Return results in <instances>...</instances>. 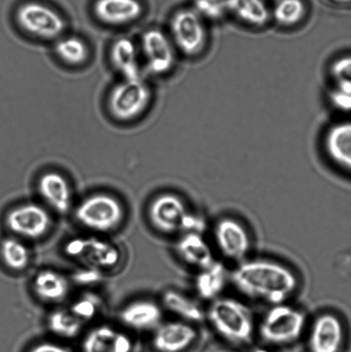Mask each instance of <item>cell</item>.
<instances>
[{"label":"cell","instance_id":"obj_28","mask_svg":"<svg viewBox=\"0 0 351 352\" xmlns=\"http://www.w3.org/2000/svg\"><path fill=\"white\" fill-rule=\"evenodd\" d=\"M55 53L64 63L80 65L88 60L89 56L87 44L76 36L60 37L55 44Z\"/></svg>","mask_w":351,"mask_h":352},{"label":"cell","instance_id":"obj_13","mask_svg":"<svg viewBox=\"0 0 351 352\" xmlns=\"http://www.w3.org/2000/svg\"><path fill=\"white\" fill-rule=\"evenodd\" d=\"M346 340L342 320L332 313L316 317L309 332V352H341Z\"/></svg>","mask_w":351,"mask_h":352},{"label":"cell","instance_id":"obj_8","mask_svg":"<svg viewBox=\"0 0 351 352\" xmlns=\"http://www.w3.org/2000/svg\"><path fill=\"white\" fill-rule=\"evenodd\" d=\"M17 24L24 32L43 40H58L62 37L67 23L60 14L39 2H27L16 12Z\"/></svg>","mask_w":351,"mask_h":352},{"label":"cell","instance_id":"obj_18","mask_svg":"<svg viewBox=\"0 0 351 352\" xmlns=\"http://www.w3.org/2000/svg\"><path fill=\"white\" fill-rule=\"evenodd\" d=\"M227 13L249 29L261 30L271 22L266 0H225Z\"/></svg>","mask_w":351,"mask_h":352},{"label":"cell","instance_id":"obj_34","mask_svg":"<svg viewBox=\"0 0 351 352\" xmlns=\"http://www.w3.org/2000/svg\"><path fill=\"white\" fill-rule=\"evenodd\" d=\"M99 278V270L89 267L75 275V280L82 285L93 284V283L98 282Z\"/></svg>","mask_w":351,"mask_h":352},{"label":"cell","instance_id":"obj_3","mask_svg":"<svg viewBox=\"0 0 351 352\" xmlns=\"http://www.w3.org/2000/svg\"><path fill=\"white\" fill-rule=\"evenodd\" d=\"M149 219L155 229L165 234L201 232L204 223L177 195L165 192L150 203Z\"/></svg>","mask_w":351,"mask_h":352},{"label":"cell","instance_id":"obj_21","mask_svg":"<svg viewBox=\"0 0 351 352\" xmlns=\"http://www.w3.org/2000/svg\"><path fill=\"white\" fill-rule=\"evenodd\" d=\"M38 190L52 208L60 213L67 212L71 203V192L67 179L57 172H47L41 176Z\"/></svg>","mask_w":351,"mask_h":352},{"label":"cell","instance_id":"obj_14","mask_svg":"<svg viewBox=\"0 0 351 352\" xmlns=\"http://www.w3.org/2000/svg\"><path fill=\"white\" fill-rule=\"evenodd\" d=\"M322 147L335 166L351 175V120H339L329 126L323 135Z\"/></svg>","mask_w":351,"mask_h":352},{"label":"cell","instance_id":"obj_10","mask_svg":"<svg viewBox=\"0 0 351 352\" xmlns=\"http://www.w3.org/2000/svg\"><path fill=\"white\" fill-rule=\"evenodd\" d=\"M141 50L148 70L152 74H167L177 63V50L170 36L160 30H150L143 34Z\"/></svg>","mask_w":351,"mask_h":352},{"label":"cell","instance_id":"obj_7","mask_svg":"<svg viewBox=\"0 0 351 352\" xmlns=\"http://www.w3.org/2000/svg\"><path fill=\"white\" fill-rule=\"evenodd\" d=\"M78 222L96 232H108L122 222L124 210L115 197L98 193L82 200L75 210Z\"/></svg>","mask_w":351,"mask_h":352},{"label":"cell","instance_id":"obj_26","mask_svg":"<svg viewBox=\"0 0 351 352\" xmlns=\"http://www.w3.org/2000/svg\"><path fill=\"white\" fill-rule=\"evenodd\" d=\"M271 20L283 29H295L304 22L308 7L304 0H278L271 9Z\"/></svg>","mask_w":351,"mask_h":352},{"label":"cell","instance_id":"obj_4","mask_svg":"<svg viewBox=\"0 0 351 352\" xmlns=\"http://www.w3.org/2000/svg\"><path fill=\"white\" fill-rule=\"evenodd\" d=\"M305 327V314L284 302L271 307L261 320L259 334L271 346H287L299 340Z\"/></svg>","mask_w":351,"mask_h":352},{"label":"cell","instance_id":"obj_29","mask_svg":"<svg viewBox=\"0 0 351 352\" xmlns=\"http://www.w3.org/2000/svg\"><path fill=\"white\" fill-rule=\"evenodd\" d=\"M0 257L3 263L13 271H22L30 263V254L22 241L6 237L0 243Z\"/></svg>","mask_w":351,"mask_h":352},{"label":"cell","instance_id":"obj_31","mask_svg":"<svg viewBox=\"0 0 351 352\" xmlns=\"http://www.w3.org/2000/svg\"><path fill=\"white\" fill-rule=\"evenodd\" d=\"M102 301L98 296L86 294L76 301L71 307V310L84 323L95 318L101 308Z\"/></svg>","mask_w":351,"mask_h":352},{"label":"cell","instance_id":"obj_33","mask_svg":"<svg viewBox=\"0 0 351 352\" xmlns=\"http://www.w3.org/2000/svg\"><path fill=\"white\" fill-rule=\"evenodd\" d=\"M329 102L337 111L351 113V89L345 86L332 85L328 95Z\"/></svg>","mask_w":351,"mask_h":352},{"label":"cell","instance_id":"obj_1","mask_svg":"<svg viewBox=\"0 0 351 352\" xmlns=\"http://www.w3.org/2000/svg\"><path fill=\"white\" fill-rule=\"evenodd\" d=\"M230 278L242 294L271 306L287 302L299 287L297 276L291 269L262 258L240 262Z\"/></svg>","mask_w":351,"mask_h":352},{"label":"cell","instance_id":"obj_15","mask_svg":"<svg viewBox=\"0 0 351 352\" xmlns=\"http://www.w3.org/2000/svg\"><path fill=\"white\" fill-rule=\"evenodd\" d=\"M192 324L177 320L161 323L155 329L152 344L158 352H183L197 340Z\"/></svg>","mask_w":351,"mask_h":352},{"label":"cell","instance_id":"obj_23","mask_svg":"<svg viewBox=\"0 0 351 352\" xmlns=\"http://www.w3.org/2000/svg\"><path fill=\"white\" fill-rule=\"evenodd\" d=\"M70 286L67 278L53 270H43L33 281V289L38 298L47 302H57L65 298Z\"/></svg>","mask_w":351,"mask_h":352},{"label":"cell","instance_id":"obj_12","mask_svg":"<svg viewBox=\"0 0 351 352\" xmlns=\"http://www.w3.org/2000/svg\"><path fill=\"white\" fill-rule=\"evenodd\" d=\"M214 238L220 253L233 261L246 260L251 250V239L245 227L232 217H225L216 223Z\"/></svg>","mask_w":351,"mask_h":352},{"label":"cell","instance_id":"obj_9","mask_svg":"<svg viewBox=\"0 0 351 352\" xmlns=\"http://www.w3.org/2000/svg\"><path fill=\"white\" fill-rule=\"evenodd\" d=\"M65 252L86 267L99 271L115 267L120 260V250L115 245L94 236L76 237L69 241Z\"/></svg>","mask_w":351,"mask_h":352},{"label":"cell","instance_id":"obj_25","mask_svg":"<svg viewBox=\"0 0 351 352\" xmlns=\"http://www.w3.org/2000/svg\"><path fill=\"white\" fill-rule=\"evenodd\" d=\"M163 303L168 311L183 322L194 324L205 320V313L202 307L184 293L170 289L164 293Z\"/></svg>","mask_w":351,"mask_h":352},{"label":"cell","instance_id":"obj_22","mask_svg":"<svg viewBox=\"0 0 351 352\" xmlns=\"http://www.w3.org/2000/svg\"><path fill=\"white\" fill-rule=\"evenodd\" d=\"M111 60L124 79L142 78L139 50L128 38H120L115 41L111 48Z\"/></svg>","mask_w":351,"mask_h":352},{"label":"cell","instance_id":"obj_35","mask_svg":"<svg viewBox=\"0 0 351 352\" xmlns=\"http://www.w3.org/2000/svg\"><path fill=\"white\" fill-rule=\"evenodd\" d=\"M29 352H71L67 348L60 346V344L43 342L37 344L36 346L31 348Z\"/></svg>","mask_w":351,"mask_h":352},{"label":"cell","instance_id":"obj_19","mask_svg":"<svg viewBox=\"0 0 351 352\" xmlns=\"http://www.w3.org/2000/svg\"><path fill=\"white\" fill-rule=\"evenodd\" d=\"M175 250L181 261L199 270L208 267L215 261L212 248L201 232L182 234Z\"/></svg>","mask_w":351,"mask_h":352},{"label":"cell","instance_id":"obj_20","mask_svg":"<svg viewBox=\"0 0 351 352\" xmlns=\"http://www.w3.org/2000/svg\"><path fill=\"white\" fill-rule=\"evenodd\" d=\"M120 318L130 329L144 331L156 329L163 318L159 306L149 300H139L126 305L120 314Z\"/></svg>","mask_w":351,"mask_h":352},{"label":"cell","instance_id":"obj_5","mask_svg":"<svg viewBox=\"0 0 351 352\" xmlns=\"http://www.w3.org/2000/svg\"><path fill=\"white\" fill-rule=\"evenodd\" d=\"M170 34L177 51L188 58H197L205 53L209 43L206 20L194 8L177 10L171 17Z\"/></svg>","mask_w":351,"mask_h":352},{"label":"cell","instance_id":"obj_32","mask_svg":"<svg viewBox=\"0 0 351 352\" xmlns=\"http://www.w3.org/2000/svg\"><path fill=\"white\" fill-rule=\"evenodd\" d=\"M194 9L205 20H218L227 13L225 0H196Z\"/></svg>","mask_w":351,"mask_h":352},{"label":"cell","instance_id":"obj_6","mask_svg":"<svg viewBox=\"0 0 351 352\" xmlns=\"http://www.w3.org/2000/svg\"><path fill=\"white\" fill-rule=\"evenodd\" d=\"M151 99V89L143 78L124 79L110 92L109 112L120 122H130L146 111Z\"/></svg>","mask_w":351,"mask_h":352},{"label":"cell","instance_id":"obj_24","mask_svg":"<svg viewBox=\"0 0 351 352\" xmlns=\"http://www.w3.org/2000/svg\"><path fill=\"white\" fill-rule=\"evenodd\" d=\"M228 281V274L222 263L214 261L208 267L199 270L195 278V288L199 296L205 300L218 298Z\"/></svg>","mask_w":351,"mask_h":352},{"label":"cell","instance_id":"obj_11","mask_svg":"<svg viewBox=\"0 0 351 352\" xmlns=\"http://www.w3.org/2000/svg\"><path fill=\"white\" fill-rule=\"evenodd\" d=\"M51 224V217L47 210L33 203L16 206L5 217V226L10 232L30 239L45 236Z\"/></svg>","mask_w":351,"mask_h":352},{"label":"cell","instance_id":"obj_16","mask_svg":"<svg viewBox=\"0 0 351 352\" xmlns=\"http://www.w3.org/2000/svg\"><path fill=\"white\" fill-rule=\"evenodd\" d=\"M93 12L100 22L122 26L139 19L144 8L139 0H95Z\"/></svg>","mask_w":351,"mask_h":352},{"label":"cell","instance_id":"obj_30","mask_svg":"<svg viewBox=\"0 0 351 352\" xmlns=\"http://www.w3.org/2000/svg\"><path fill=\"white\" fill-rule=\"evenodd\" d=\"M328 72L332 85L351 89V54L335 58L329 65Z\"/></svg>","mask_w":351,"mask_h":352},{"label":"cell","instance_id":"obj_17","mask_svg":"<svg viewBox=\"0 0 351 352\" xmlns=\"http://www.w3.org/2000/svg\"><path fill=\"white\" fill-rule=\"evenodd\" d=\"M128 336L109 326L95 327L86 336L82 352H132Z\"/></svg>","mask_w":351,"mask_h":352},{"label":"cell","instance_id":"obj_27","mask_svg":"<svg viewBox=\"0 0 351 352\" xmlns=\"http://www.w3.org/2000/svg\"><path fill=\"white\" fill-rule=\"evenodd\" d=\"M84 324L70 309L55 310L47 320L48 329L51 332L65 339L78 336Z\"/></svg>","mask_w":351,"mask_h":352},{"label":"cell","instance_id":"obj_38","mask_svg":"<svg viewBox=\"0 0 351 352\" xmlns=\"http://www.w3.org/2000/svg\"><path fill=\"white\" fill-rule=\"evenodd\" d=\"M218 352H239V351H218Z\"/></svg>","mask_w":351,"mask_h":352},{"label":"cell","instance_id":"obj_37","mask_svg":"<svg viewBox=\"0 0 351 352\" xmlns=\"http://www.w3.org/2000/svg\"><path fill=\"white\" fill-rule=\"evenodd\" d=\"M253 352H273L269 350L262 349V348H260V349L254 350Z\"/></svg>","mask_w":351,"mask_h":352},{"label":"cell","instance_id":"obj_36","mask_svg":"<svg viewBox=\"0 0 351 352\" xmlns=\"http://www.w3.org/2000/svg\"><path fill=\"white\" fill-rule=\"evenodd\" d=\"M329 1L339 6H351V0H329Z\"/></svg>","mask_w":351,"mask_h":352},{"label":"cell","instance_id":"obj_2","mask_svg":"<svg viewBox=\"0 0 351 352\" xmlns=\"http://www.w3.org/2000/svg\"><path fill=\"white\" fill-rule=\"evenodd\" d=\"M206 316L216 332L228 342L242 346L252 340L256 329L253 316L238 299L213 300Z\"/></svg>","mask_w":351,"mask_h":352}]
</instances>
